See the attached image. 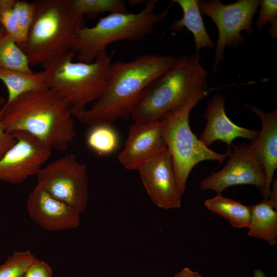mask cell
<instances>
[{"instance_id": "4dcf8cb0", "label": "cell", "mask_w": 277, "mask_h": 277, "mask_svg": "<svg viewBox=\"0 0 277 277\" xmlns=\"http://www.w3.org/2000/svg\"><path fill=\"white\" fill-rule=\"evenodd\" d=\"M270 199H268L270 203L273 206V207L277 209V186H276V180L274 181L273 183L272 188L271 190L270 195L269 196Z\"/></svg>"}, {"instance_id": "ffe728a7", "label": "cell", "mask_w": 277, "mask_h": 277, "mask_svg": "<svg viewBox=\"0 0 277 277\" xmlns=\"http://www.w3.org/2000/svg\"><path fill=\"white\" fill-rule=\"evenodd\" d=\"M205 207L210 211L226 220L236 228L248 227L251 213V206H246L236 200L225 197L222 194L204 202Z\"/></svg>"}, {"instance_id": "8992f818", "label": "cell", "mask_w": 277, "mask_h": 277, "mask_svg": "<svg viewBox=\"0 0 277 277\" xmlns=\"http://www.w3.org/2000/svg\"><path fill=\"white\" fill-rule=\"evenodd\" d=\"M155 0H149L136 13H114L99 19L93 27L83 26L70 49L78 62L91 63L107 53L111 43L120 41L143 39L150 34L155 25L167 15L172 1L166 9L155 13Z\"/></svg>"}, {"instance_id": "52a82bcc", "label": "cell", "mask_w": 277, "mask_h": 277, "mask_svg": "<svg viewBox=\"0 0 277 277\" xmlns=\"http://www.w3.org/2000/svg\"><path fill=\"white\" fill-rule=\"evenodd\" d=\"M200 101L192 100L167 112L160 119L161 131L173 162L174 171L180 193L183 195L190 172L201 162L207 160L223 163L227 152L221 154L204 144L192 131L189 114Z\"/></svg>"}, {"instance_id": "ba28073f", "label": "cell", "mask_w": 277, "mask_h": 277, "mask_svg": "<svg viewBox=\"0 0 277 277\" xmlns=\"http://www.w3.org/2000/svg\"><path fill=\"white\" fill-rule=\"evenodd\" d=\"M36 176L37 184L52 196L80 214L86 210L89 197L87 166L74 154H67L43 166Z\"/></svg>"}, {"instance_id": "603a6c76", "label": "cell", "mask_w": 277, "mask_h": 277, "mask_svg": "<svg viewBox=\"0 0 277 277\" xmlns=\"http://www.w3.org/2000/svg\"><path fill=\"white\" fill-rule=\"evenodd\" d=\"M71 5L76 12L90 18L104 12H128L126 3L122 0H71Z\"/></svg>"}, {"instance_id": "d4e9b609", "label": "cell", "mask_w": 277, "mask_h": 277, "mask_svg": "<svg viewBox=\"0 0 277 277\" xmlns=\"http://www.w3.org/2000/svg\"><path fill=\"white\" fill-rule=\"evenodd\" d=\"M16 0H0V23L9 36L21 47L23 41L17 27Z\"/></svg>"}, {"instance_id": "5b68a950", "label": "cell", "mask_w": 277, "mask_h": 277, "mask_svg": "<svg viewBox=\"0 0 277 277\" xmlns=\"http://www.w3.org/2000/svg\"><path fill=\"white\" fill-rule=\"evenodd\" d=\"M68 51L45 61L41 65L48 88L56 91L70 104L73 116L86 109L105 90L111 57L104 53L91 63L75 62Z\"/></svg>"}, {"instance_id": "83f0119b", "label": "cell", "mask_w": 277, "mask_h": 277, "mask_svg": "<svg viewBox=\"0 0 277 277\" xmlns=\"http://www.w3.org/2000/svg\"><path fill=\"white\" fill-rule=\"evenodd\" d=\"M50 266L37 258L29 265L23 277H52Z\"/></svg>"}, {"instance_id": "9c48e42d", "label": "cell", "mask_w": 277, "mask_h": 277, "mask_svg": "<svg viewBox=\"0 0 277 277\" xmlns=\"http://www.w3.org/2000/svg\"><path fill=\"white\" fill-rule=\"evenodd\" d=\"M201 14H206L215 23L218 30L213 69L224 60L226 46L236 47L245 43L241 32L251 34L252 19L260 5L259 0H239L224 4L219 0L198 1Z\"/></svg>"}, {"instance_id": "5bb4252c", "label": "cell", "mask_w": 277, "mask_h": 277, "mask_svg": "<svg viewBox=\"0 0 277 277\" xmlns=\"http://www.w3.org/2000/svg\"><path fill=\"white\" fill-rule=\"evenodd\" d=\"M27 209L30 217L48 231L74 229L80 225V213L38 184L29 194Z\"/></svg>"}, {"instance_id": "d590c367", "label": "cell", "mask_w": 277, "mask_h": 277, "mask_svg": "<svg viewBox=\"0 0 277 277\" xmlns=\"http://www.w3.org/2000/svg\"><path fill=\"white\" fill-rule=\"evenodd\" d=\"M224 277H228V276H224Z\"/></svg>"}, {"instance_id": "7a4b0ae2", "label": "cell", "mask_w": 277, "mask_h": 277, "mask_svg": "<svg viewBox=\"0 0 277 277\" xmlns=\"http://www.w3.org/2000/svg\"><path fill=\"white\" fill-rule=\"evenodd\" d=\"M73 116L68 101L49 88L23 94L0 109V122L8 132H25L61 151L75 136Z\"/></svg>"}, {"instance_id": "836d02e7", "label": "cell", "mask_w": 277, "mask_h": 277, "mask_svg": "<svg viewBox=\"0 0 277 277\" xmlns=\"http://www.w3.org/2000/svg\"><path fill=\"white\" fill-rule=\"evenodd\" d=\"M5 103V99L3 96H0V107L1 106H3Z\"/></svg>"}, {"instance_id": "f546056e", "label": "cell", "mask_w": 277, "mask_h": 277, "mask_svg": "<svg viewBox=\"0 0 277 277\" xmlns=\"http://www.w3.org/2000/svg\"><path fill=\"white\" fill-rule=\"evenodd\" d=\"M173 277H203L197 271L192 270L191 268L186 267L180 272L176 273Z\"/></svg>"}, {"instance_id": "e575fe53", "label": "cell", "mask_w": 277, "mask_h": 277, "mask_svg": "<svg viewBox=\"0 0 277 277\" xmlns=\"http://www.w3.org/2000/svg\"><path fill=\"white\" fill-rule=\"evenodd\" d=\"M1 27H2V26H1V23H0V28H1Z\"/></svg>"}, {"instance_id": "d6a6232c", "label": "cell", "mask_w": 277, "mask_h": 277, "mask_svg": "<svg viewBox=\"0 0 277 277\" xmlns=\"http://www.w3.org/2000/svg\"><path fill=\"white\" fill-rule=\"evenodd\" d=\"M253 277H267L265 272L261 269H255L253 271Z\"/></svg>"}, {"instance_id": "f1b7e54d", "label": "cell", "mask_w": 277, "mask_h": 277, "mask_svg": "<svg viewBox=\"0 0 277 277\" xmlns=\"http://www.w3.org/2000/svg\"><path fill=\"white\" fill-rule=\"evenodd\" d=\"M16 142L13 135L8 132L0 122V159Z\"/></svg>"}, {"instance_id": "9a60e30c", "label": "cell", "mask_w": 277, "mask_h": 277, "mask_svg": "<svg viewBox=\"0 0 277 277\" xmlns=\"http://www.w3.org/2000/svg\"><path fill=\"white\" fill-rule=\"evenodd\" d=\"M226 97L216 94L210 100L206 108L204 117L207 123L199 139L208 147L215 141L220 140L228 147L237 138L255 139L259 131L247 129L238 126L227 116L225 110Z\"/></svg>"}, {"instance_id": "ac0fdd59", "label": "cell", "mask_w": 277, "mask_h": 277, "mask_svg": "<svg viewBox=\"0 0 277 277\" xmlns=\"http://www.w3.org/2000/svg\"><path fill=\"white\" fill-rule=\"evenodd\" d=\"M248 235L261 239L273 246L277 243V211L268 199L251 206Z\"/></svg>"}, {"instance_id": "30bf717a", "label": "cell", "mask_w": 277, "mask_h": 277, "mask_svg": "<svg viewBox=\"0 0 277 277\" xmlns=\"http://www.w3.org/2000/svg\"><path fill=\"white\" fill-rule=\"evenodd\" d=\"M228 159L223 168L202 180L201 190H211L217 194L229 187L253 185L264 195L266 181L263 167L260 162L251 140L249 143L228 147Z\"/></svg>"}, {"instance_id": "44dd1931", "label": "cell", "mask_w": 277, "mask_h": 277, "mask_svg": "<svg viewBox=\"0 0 277 277\" xmlns=\"http://www.w3.org/2000/svg\"><path fill=\"white\" fill-rule=\"evenodd\" d=\"M88 147L99 155H107L114 152L120 141L116 130L108 123L91 126L86 137Z\"/></svg>"}, {"instance_id": "8fae6325", "label": "cell", "mask_w": 277, "mask_h": 277, "mask_svg": "<svg viewBox=\"0 0 277 277\" xmlns=\"http://www.w3.org/2000/svg\"><path fill=\"white\" fill-rule=\"evenodd\" d=\"M12 134L16 142L0 159V181L16 184L36 175L52 149L25 132Z\"/></svg>"}, {"instance_id": "4316f807", "label": "cell", "mask_w": 277, "mask_h": 277, "mask_svg": "<svg viewBox=\"0 0 277 277\" xmlns=\"http://www.w3.org/2000/svg\"><path fill=\"white\" fill-rule=\"evenodd\" d=\"M15 9L17 27L24 44L34 19L35 6L34 2L16 0Z\"/></svg>"}, {"instance_id": "484cf974", "label": "cell", "mask_w": 277, "mask_h": 277, "mask_svg": "<svg viewBox=\"0 0 277 277\" xmlns=\"http://www.w3.org/2000/svg\"><path fill=\"white\" fill-rule=\"evenodd\" d=\"M259 15L255 23L257 30H261L268 23L270 24L268 32L274 38L277 37V1L276 0L260 1Z\"/></svg>"}, {"instance_id": "3957f363", "label": "cell", "mask_w": 277, "mask_h": 277, "mask_svg": "<svg viewBox=\"0 0 277 277\" xmlns=\"http://www.w3.org/2000/svg\"><path fill=\"white\" fill-rule=\"evenodd\" d=\"M199 55L176 57L172 65L143 91L130 117L134 121L160 120L168 112L207 95V71Z\"/></svg>"}, {"instance_id": "6da1fadb", "label": "cell", "mask_w": 277, "mask_h": 277, "mask_svg": "<svg viewBox=\"0 0 277 277\" xmlns=\"http://www.w3.org/2000/svg\"><path fill=\"white\" fill-rule=\"evenodd\" d=\"M176 59L172 55L146 54L130 61L112 63L103 94L89 109L74 116L90 126L112 124L117 120L127 119L145 89L168 70Z\"/></svg>"}, {"instance_id": "4fadbf2b", "label": "cell", "mask_w": 277, "mask_h": 277, "mask_svg": "<svg viewBox=\"0 0 277 277\" xmlns=\"http://www.w3.org/2000/svg\"><path fill=\"white\" fill-rule=\"evenodd\" d=\"M167 148L160 120L137 121L129 126L119 162L127 169L137 170L145 161Z\"/></svg>"}, {"instance_id": "7c38bea8", "label": "cell", "mask_w": 277, "mask_h": 277, "mask_svg": "<svg viewBox=\"0 0 277 277\" xmlns=\"http://www.w3.org/2000/svg\"><path fill=\"white\" fill-rule=\"evenodd\" d=\"M149 197L157 207L168 210L181 206L171 154L166 148L143 163L137 170Z\"/></svg>"}, {"instance_id": "7402d4cb", "label": "cell", "mask_w": 277, "mask_h": 277, "mask_svg": "<svg viewBox=\"0 0 277 277\" xmlns=\"http://www.w3.org/2000/svg\"><path fill=\"white\" fill-rule=\"evenodd\" d=\"M0 67L28 73L34 72L27 55L10 36L0 46Z\"/></svg>"}, {"instance_id": "277c9868", "label": "cell", "mask_w": 277, "mask_h": 277, "mask_svg": "<svg viewBox=\"0 0 277 277\" xmlns=\"http://www.w3.org/2000/svg\"><path fill=\"white\" fill-rule=\"evenodd\" d=\"M34 19L21 48L31 66L68 51L83 25L71 0H35Z\"/></svg>"}, {"instance_id": "d6986e66", "label": "cell", "mask_w": 277, "mask_h": 277, "mask_svg": "<svg viewBox=\"0 0 277 277\" xmlns=\"http://www.w3.org/2000/svg\"><path fill=\"white\" fill-rule=\"evenodd\" d=\"M0 81L8 91L6 103L25 93L48 89L46 74L43 70L28 73L0 67Z\"/></svg>"}, {"instance_id": "e0dca14e", "label": "cell", "mask_w": 277, "mask_h": 277, "mask_svg": "<svg viewBox=\"0 0 277 277\" xmlns=\"http://www.w3.org/2000/svg\"><path fill=\"white\" fill-rule=\"evenodd\" d=\"M183 11V16L175 21L170 27L174 32L186 28L193 34L195 42V54L199 55L203 48H213L215 45L208 34L204 24L197 0H174Z\"/></svg>"}, {"instance_id": "2e32d148", "label": "cell", "mask_w": 277, "mask_h": 277, "mask_svg": "<svg viewBox=\"0 0 277 277\" xmlns=\"http://www.w3.org/2000/svg\"><path fill=\"white\" fill-rule=\"evenodd\" d=\"M246 106L257 115L262 124L258 136L252 141L266 179L264 199H268L273 177L277 168V110L265 112L256 106L247 105Z\"/></svg>"}, {"instance_id": "1f68e13d", "label": "cell", "mask_w": 277, "mask_h": 277, "mask_svg": "<svg viewBox=\"0 0 277 277\" xmlns=\"http://www.w3.org/2000/svg\"><path fill=\"white\" fill-rule=\"evenodd\" d=\"M9 37V35L3 28H0V46Z\"/></svg>"}, {"instance_id": "cb8c5ba5", "label": "cell", "mask_w": 277, "mask_h": 277, "mask_svg": "<svg viewBox=\"0 0 277 277\" xmlns=\"http://www.w3.org/2000/svg\"><path fill=\"white\" fill-rule=\"evenodd\" d=\"M36 259L29 250L15 251L0 265V277H23L28 267Z\"/></svg>"}]
</instances>
